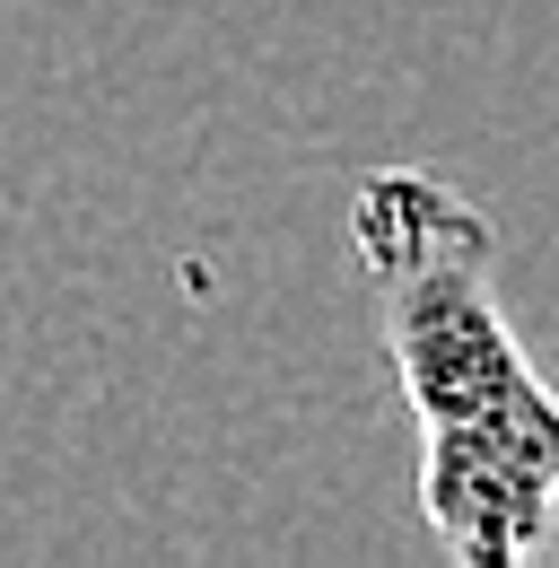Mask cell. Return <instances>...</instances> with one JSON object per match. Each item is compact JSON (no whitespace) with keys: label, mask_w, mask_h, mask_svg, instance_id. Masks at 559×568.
<instances>
[{"label":"cell","mask_w":559,"mask_h":568,"mask_svg":"<svg viewBox=\"0 0 559 568\" xmlns=\"http://www.w3.org/2000/svg\"><path fill=\"white\" fill-rule=\"evenodd\" d=\"M349 254L419 428V516L464 568H525L559 534V394L507 324L498 227L428 166L349 193Z\"/></svg>","instance_id":"obj_1"}]
</instances>
